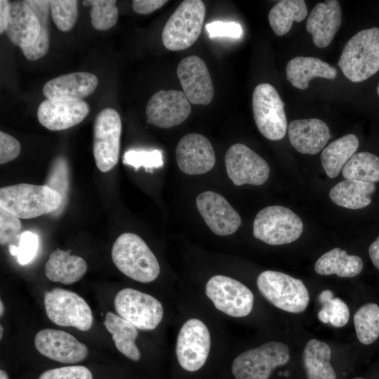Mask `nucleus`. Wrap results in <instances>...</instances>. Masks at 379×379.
<instances>
[{"label": "nucleus", "mask_w": 379, "mask_h": 379, "mask_svg": "<svg viewBox=\"0 0 379 379\" xmlns=\"http://www.w3.org/2000/svg\"><path fill=\"white\" fill-rule=\"evenodd\" d=\"M62 197L43 185L20 183L0 189V208L18 218L30 219L57 211Z\"/></svg>", "instance_id": "f257e3e1"}, {"label": "nucleus", "mask_w": 379, "mask_h": 379, "mask_svg": "<svg viewBox=\"0 0 379 379\" xmlns=\"http://www.w3.org/2000/svg\"><path fill=\"white\" fill-rule=\"evenodd\" d=\"M112 258L123 274L133 280L149 283L160 273L156 256L146 243L134 233H123L114 242Z\"/></svg>", "instance_id": "f03ea898"}, {"label": "nucleus", "mask_w": 379, "mask_h": 379, "mask_svg": "<svg viewBox=\"0 0 379 379\" xmlns=\"http://www.w3.org/2000/svg\"><path fill=\"white\" fill-rule=\"evenodd\" d=\"M350 81H364L379 71V28L361 30L345 44L338 61Z\"/></svg>", "instance_id": "7ed1b4c3"}, {"label": "nucleus", "mask_w": 379, "mask_h": 379, "mask_svg": "<svg viewBox=\"0 0 379 379\" xmlns=\"http://www.w3.org/2000/svg\"><path fill=\"white\" fill-rule=\"evenodd\" d=\"M206 15L201 0L183 1L167 20L161 34L164 46L173 51L192 46L200 36Z\"/></svg>", "instance_id": "20e7f679"}, {"label": "nucleus", "mask_w": 379, "mask_h": 379, "mask_svg": "<svg viewBox=\"0 0 379 379\" xmlns=\"http://www.w3.org/2000/svg\"><path fill=\"white\" fill-rule=\"evenodd\" d=\"M261 294L277 308L291 313L305 310L309 304L308 291L303 282L288 274L266 270L257 278Z\"/></svg>", "instance_id": "39448f33"}, {"label": "nucleus", "mask_w": 379, "mask_h": 379, "mask_svg": "<svg viewBox=\"0 0 379 379\" xmlns=\"http://www.w3.org/2000/svg\"><path fill=\"white\" fill-rule=\"evenodd\" d=\"M255 238L270 245H283L298 239L303 230L300 218L281 206H270L260 210L253 221Z\"/></svg>", "instance_id": "423d86ee"}, {"label": "nucleus", "mask_w": 379, "mask_h": 379, "mask_svg": "<svg viewBox=\"0 0 379 379\" xmlns=\"http://www.w3.org/2000/svg\"><path fill=\"white\" fill-rule=\"evenodd\" d=\"M289 359L286 345L269 341L237 357L232 371L236 379H268L273 369L286 364Z\"/></svg>", "instance_id": "0eeeda50"}, {"label": "nucleus", "mask_w": 379, "mask_h": 379, "mask_svg": "<svg viewBox=\"0 0 379 379\" xmlns=\"http://www.w3.org/2000/svg\"><path fill=\"white\" fill-rule=\"evenodd\" d=\"M284 103L277 89L262 83L254 88L252 107L254 120L260 133L271 140H281L287 131Z\"/></svg>", "instance_id": "6e6552de"}, {"label": "nucleus", "mask_w": 379, "mask_h": 379, "mask_svg": "<svg viewBox=\"0 0 379 379\" xmlns=\"http://www.w3.org/2000/svg\"><path fill=\"white\" fill-rule=\"evenodd\" d=\"M44 301L47 317L54 324L82 331L91 328L92 311L86 300L76 293L55 288L45 293Z\"/></svg>", "instance_id": "1a4fd4ad"}, {"label": "nucleus", "mask_w": 379, "mask_h": 379, "mask_svg": "<svg viewBox=\"0 0 379 379\" xmlns=\"http://www.w3.org/2000/svg\"><path fill=\"white\" fill-rule=\"evenodd\" d=\"M121 121L112 108L101 110L94 121L93 152L98 168L110 171L118 162L120 151Z\"/></svg>", "instance_id": "9d476101"}, {"label": "nucleus", "mask_w": 379, "mask_h": 379, "mask_svg": "<svg viewBox=\"0 0 379 379\" xmlns=\"http://www.w3.org/2000/svg\"><path fill=\"white\" fill-rule=\"evenodd\" d=\"M114 304L121 317L140 330L156 328L163 318V306L157 299L131 288L119 291Z\"/></svg>", "instance_id": "9b49d317"}, {"label": "nucleus", "mask_w": 379, "mask_h": 379, "mask_svg": "<svg viewBox=\"0 0 379 379\" xmlns=\"http://www.w3.org/2000/svg\"><path fill=\"white\" fill-rule=\"evenodd\" d=\"M206 294L215 308L233 317L248 315L254 297L251 291L240 281L225 275H215L206 284Z\"/></svg>", "instance_id": "f8f14e48"}, {"label": "nucleus", "mask_w": 379, "mask_h": 379, "mask_svg": "<svg viewBox=\"0 0 379 379\" xmlns=\"http://www.w3.org/2000/svg\"><path fill=\"white\" fill-rule=\"evenodd\" d=\"M211 347V335L206 324L190 319L181 326L176 342L178 361L187 371H197L206 363Z\"/></svg>", "instance_id": "ddd939ff"}, {"label": "nucleus", "mask_w": 379, "mask_h": 379, "mask_svg": "<svg viewBox=\"0 0 379 379\" xmlns=\"http://www.w3.org/2000/svg\"><path fill=\"white\" fill-rule=\"evenodd\" d=\"M225 163L229 178L237 186L261 185L269 178L267 163L242 143L234 144L227 149Z\"/></svg>", "instance_id": "4468645a"}, {"label": "nucleus", "mask_w": 379, "mask_h": 379, "mask_svg": "<svg viewBox=\"0 0 379 379\" xmlns=\"http://www.w3.org/2000/svg\"><path fill=\"white\" fill-rule=\"evenodd\" d=\"M145 112L148 124L169 128L187 119L191 112V104L183 91L161 90L149 98Z\"/></svg>", "instance_id": "2eb2a0df"}, {"label": "nucleus", "mask_w": 379, "mask_h": 379, "mask_svg": "<svg viewBox=\"0 0 379 379\" xmlns=\"http://www.w3.org/2000/svg\"><path fill=\"white\" fill-rule=\"evenodd\" d=\"M177 75L190 103L207 105L211 102L213 85L206 63L201 58L193 55L182 59L178 65Z\"/></svg>", "instance_id": "dca6fc26"}, {"label": "nucleus", "mask_w": 379, "mask_h": 379, "mask_svg": "<svg viewBox=\"0 0 379 379\" xmlns=\"http://www.w3.org/2000/svg\"><path fill=\"white\" fill-rule=\"evenodd\" d=\"M36 349L54 361L74 364L83 361L88 355V347L71 334L62 330L45 328L34 338Z\"/></svg>", "instance_id": "f3484780"}, {"label": "nucleus", "mask_w": 379, "mask_h": 379, "mask_svg": "<svg viewBox=\"0 0 379 379\" xmlns=\"http://www.w3.org/2000/svg\"><path fill=\"white\" fill-rule=\"evenodd\" d=\"M196 205L206 224L217 235L232 234L241 224L239 213L216 192L206 191L199 194Z\"/></svg>", "instance_id": "a211bd4d"}, {"label": "nucleus", "mask_w": 379, "mask_h": 379, "mask_svg": "<svg viewBox=\"0 0 379 379\" xmlns=\"http://www.w3.org/2000/svg\"><path fill=\"white\" fill-rule=\"evenodd\" d=\"M175 157L180 171L199 175L211 171L215 164V154L210 141L199 133H189L178 142Z\"/></svg>", "instance_id": "6ab92c4d"}, {"label": "nucleus", "mask_w": 379, "mask_h": 379, "mask_svg": "<svg viewBox=\"0 0 379 379\" xmlns=\"http://www.w3.org/2000/svg\"><path fill=\"white\" fill-rule=\"evenodd\" d=\"M89 112L88 105L82 100L46 99L39 106L37 118L51 131H62L81 123Z\"/></svg>", "instance_id": "aec40b11"}, {"label": "nucleus", "mask_w": 379, "mask_h": 379, "mask_svg": "<svg viewBox=\"0 0 379 379\" xmlns=\"http://www.w3.org/2000/svg\"><path fill=\"white\" fill-rule=\"evenodd\" d=\"M98 84L97 77L87 72L63 74L47 81L42 89L49 100H82L92 94Z\"/></svg>", "instance_id": "412c9836"}, {"label": "nucleus", "mask_w": 379, "mask_h": 379, "mask_svg": "<svg viewBox=\"0 0 379 379\" xmlns=\"http://www.w3.org/2000/svg\"><path fill=\"white\" fill-rule=\"evenodd\" d=\"M342 13L338 1L327 0L317 4L306 22V29L314 45L325 48L332 41L341 25Z\"/></svg>", "instance_id": "4be33fe9"}, {"label": "nucleus", "mask_w": 379, "mask_h": 379, "mask_svg": "<svg viewBox=\"0 0 379 379\" xmlns=\"http://www.w3.org/2000/svg\"><path fill=\"white\" fill-rule=\"evenodd\" d=\"M288 131L291 145L302 154L319 153L331 137L327 124L314 118L291 121Z\"/></svg>", "instance_id": "5701e85b"}, {"label": "nucleus", "mask_w": 379, "mask_h": 379, "mask_svg": "<svg viewBox=\"0 0 379 379\" xmlns=\"http://www.w3.org/2000/svg\"><path fill=\"white\" fill-rule=\"evenodd\" d=\"M41 31L40 22L25 1L10 3V14L6 33L15 45L25 48L32 45Z\"/></svg>", "instance_id": "b1692460"}, {"label": "nucleus", "mask_w": 379, "mask_h": 379, "mask_svg": "<svg viewBox=\"0 0 379 379\" xmlns=\"http://www.w3.org/2000/svg\"><path fill=\"white\" fill-rule=\"evenodd\" d=\"M286 79L295 88L305 90L310 81L316 77L334 79L337 69L321 59L297 56L290 60L286 67Z\"/></svg>", "instance_id": "393cba45"}, {"label": "nucleus", "mask_w": 379, "mask_h": 379, "mask_svg": "<svg viewBox=\"0 0 379 379\" xmlns=\"http://www.w3.org/2000/svg\"><path fill=\"white\" fill-rule=\"evenodd\" d=\"M70 251L57 248L50 254L45 266L49 280L69 285L78 281L86 273V262L81 257L70 255Z\"/></svg>", "instance_id": "a878e982"}, {"label": "nucleus", "mask_w": 379, "mask_h": 379, "mask_svg": "<svg viewBox=\"0 0 379 379\" xmlns=\"http://www.w3.org/2000/svg\"><path fill=\"white\" fill-rule=\"evenodd\" d=\"M375 190L374 183L345 179L331 189L329 197L340 206L360 209L371 203V196Z\"/></svg>", "instance_id": "bb28decb"}, {"label": "nucleus", "mask_w": 379, "mask_h": 379, "mask_svg": "<svg viewBox=\"0 0 379 379\" xmlns=\"http://www.w3.org/2000/svg\"><path fill=\"white\" fill-rule=\"evenodd\" d=\"M364 263L357 255H351L340 248H335L322 255L314 265L320 275L336 274L340 277H353L360 274Z\"/></svg>", "instance_id": "cd10ccee"}, {"label": "nucleus", "mask_w": 379, "mask_h": 379, "mask_svg": "<svg viewBox=\"0 0 379 379\" xmlns=\"http://www.w3.org/2000/svg\"><path fill=\"white\" fill-rule=\"evenodd\" d=\"M331 350L324 342L311 339L302 353L303 366L307 379H336L335 372L330 364Z\"/></svg>", "instance_id": "c85d7f7f"}, {"label": "nucleus", "mask_w": 379, "mask_h": 379, "mask_svg": "<svg viewBox=\"0 0 379 379\" xmlns=\"http://www.w3.org/2000/svg\"><path fill=\"white\" fill-rule=\"evenodd\" d=\"M359 147L358 138L354 134H347L326 147L321 154V161L326 175L335 178L345 165L355 154Z\"/></svg>", "instance_id": "c756f323"}, {"label": "nucleus", "mask_w": 379, "mask_h": 379, "mask_svg": "<svg viewBox=\"0 0 379 379\" xmlns=\"http://www.w3.org/2000/svg\"><path fill=\"white\" fill-rule=\"evenodd\" d=\"M104 325L112 335L117 350L128 359L138 361L140 352L135 345L138 337L136 328L126 319L111 312L106 314Z\"/></svg>", "instance_id": "7c9ffc66"}, {"label": "nucleus", "mask_w": 379, "mask_h": 379, "mask_svg": "<svg viewBox=\"0 0 379 379\" xmlns=\"http://www.w3.org/2000/svg\"><path fill=\"white\" fill-rule=\"evenodd\" d=\"M307 15V8L303 0H281L270 11L269 23L277 36L288 33L293 21L301 22Z\"/></svg>", "instance_id": "2f4dec72"}, {"label": "nucleus", "mask_w": 379, "mask_h": 379, "mask_svg": "<svg viewBox=\"0 0 379 379\" xmlns=\"http://www.w3.org/2000/svg\"><path fill=\"white\" fill-rule=\"evenodd\" d=\"M342 174L346 180L379 182V157L369 152L356 153L345 165Z\"/></svg>", "instance_id": "473e14b6"}, {"label": "nucleus", "mask_w": 379, "mask_h": 379, "mask_svg": "<svg viewBox=\"0 0 379 379\" xmlns=\"http://www.w3.org/2000/svg\"><path fill=\"white\" fill-rule=\"evenodd\" d=\"M354 324L361 343L375 342L379 337V306L370 302L360 307L354 314Z\"/></svg>", "instance_id": "72a5a7b5"}, {"label": "nucleus", "mask_w": 379, "mask_h": 379, "mask_svg": "<svg viewBox=\"0 0 379 379\" xmlns=\"http://www.w3.org/2000/svg\"><path fill=\"white\" fill-rule=\"evenodd\" d=\"M322 308L318 312V319L324 324H331L335 327L345 326L350 318L347 305L339 298H333L330 290L323 291L319 295Z\"/></svg>", "instance_id": "f704fd0d"}, {"label": "nucleus", "mask_w": 379, "mask_h": 379, "mask_svg": "<svg viewBox=\"0 0 379 379\" xmlns=\"http://www.w3.org/2000/svg\"><path fill=\"white\" fill-rule=\"evenodd\" d=\"M44 185L58 192L62 197L61 206L55 211L58 215L67 204L69 190V168L65 157L58 156L54 159Z\"/></svg>", "instance_id": "c9c22d12"}, {"label": "nucleus", "mask_w": 379, "mask_h": 379, "mask_svg": "<svg viewBox=\"0 0 379 379\" xmlns=\"http://www.w3.org/2000/svg\"><path fill=\"white\" fill-rule=\"evenodd\" d=\"M114 0L83 1L85 6H91V24L98 30H107L114 26L118 20V8Z\"/></svg>", "instance_id": "e433bc0d"}, {"label": "nucleus", "mask_w": 379, "mask_h": 379, "mask_svg": "<svg viewBox=\"0 0 379 379\" xmlns=\"http://www.w3.org/2000/svg\"><path fill=\"white\" fill-rule=\"evenodd\" d=\"M77 1L52 0L50 1L53 20L62 32L72 29L77 19Z\"/></svg>", "instance_id": "4c0bfd02"}, {"label": "nucleus", "mask_w": 379, "mask_h": 379, "mask_svg": "<svg viewBox=\"0 0 379 379\" xmlns=\"http://www.w3.org/2000/svg\"><path fill=\"white\" fill-rule=\"evenodd\" d=\"M38 246V236L30 231H25L20 234L18 245L11 244L8 246V250L13 256L17 257L19 264L25 265L34 258Z\"/></svg>", "instance_id": "58836bf2"}, {"label": "nucleus", "mask_w": 379, "mask_h": 379, "mask_svg": "<svg viewBox=\"0 0 379 379\" xmlns=\"http://www.w3.org/2000/svg\"><path fill=\"white\" fill-rule=\"evenodd\" d=\"M123 163L133 166L136 171L140 167H144L148 171L149 169L162 166V154L158 149L151 151L131 149L124 154Z\"/></svg>", "instance_id": "ea45409f"}, {"label": "nucleus", "mask_w": 379, "mask_h": 379, "mask_svg": "<svg viewBox=\"0 0 379 379\" xmlns=\"http://www.w3.org/2000/svg\"><path fill=\"white\" fill-rule=\"evenodd\" d=\"M22 224L20 218L0 208V243L11 245L20 237Z\"/></svg>", "instance_id": "a19ab883"}, {"label": "nucleus", "mask_w": 379, "mask_h": 379, "mask_svg": "<svg viewBox=\"0 0 379 379\" xmlns=\"http://www.w3.org/2000/svg\"><path fill=\"white\" fill-rule=\"evenodd\" d=\"M38 379H93V375L84 366H69L47 370Z\"/></svg>", "instance_id": "79ce46f5"}, {"label": "nucleus", "mask_w": 379, "mask_h": 379, "mask_svg": "<svg viewBox=\"0 0 379 379\" xmlns=\"http://www.w3.org/2000/svg\"><path fill=\"white\" fill-rule=\"evenodd\" d=\"M210 38L230 37L239 39L242 34L241 25L235 22L213 21L206 25Z\"/></svg>", "instance_id": "37998d69"}, {"label": "nucleus", "mask_w": 379, "mask_h": 379, "mask_svg": "<svg viewBox=\"0 0 379 379\" xmlns=\"http://www.w3.org/2000/svg\"><path fill=\"white\" fill-rule=\"evenodd\" d=\"M49 48V33L47 27H41L39 35L29 46L21 48L23 55L29 60H36L44 56Z\"/></svg>", "instance_id": "c03bdc74"}, {"label": "nucleus", "mask_w": 379, "mask_h": 379, "mask_svg": "<svg viewBox=\"0 0 379 379\" xmlns=\"http://www.w3.org/2000/svg\"><path fill=\"white\" fill-rule=\"evenodd\" d=\"M20 152V144L13 136L0 132V164H4L15 159Z\"/></svg>", "instance_id": "a18cd8bd"}, {"label": "nucleus", "mask_w": 379, "mask_h": 379, "mask_svg": "<svg viewBox=\"0 0 379 379\" xmlns=\"http://www.w3.org/2000/svg\"><path fill=\"white\" fill-rule=\"evenodd\" d=\"M25 1L37 17L40 22L41 27H47L48 20V7H51L50 1L29 0Z\"/></svg>", "instance_id": "49530a36"}, {"label": "nucleus", "mask_w": 379, "mask_h": 379, "mask_svg": "<svg viewBox=\"0 0 379 379\" xmlns=\"http://www.w3.org/2000/svg\"><path fill=\"white\" fill-rule=\"evenodd\" d=\"M168 1L166 0H133V10L139 14H149L162 7Z\"/></svg>", "instance_id": "de8ad7c7"}, {"label": "nucleus", "mask_w": 379, "mask_h": 379, "mask_svg": "<svg viewBox=\"0 0 379 379\" xmlns=\"http://www.w3.org/2000/svg\"><path fill=\"white\" fill-rule=\"evenodd\" d=\"M10 14V2L6 0L0 1V33L6 32Z\"/></svg>", "instance_id": "09e8293b"}, {"label": "nucleus", "mask_w": 379, "mask_h": 379, "mask_svg": "<svg viewBox=\"0 0 379 379\" xmlns=\"http://www.w3.org/2000/svg\"><path fill=\"white\" fill-rule=\"evenodd\" d=\"M368 253L374 266L379 270V237L370 245Z\"/></svg>", "instance_id": "8fccbe9b"}, {"label": "nucleus", "mask_w": 379, "mask_h": 379, "mask_svg": "<svg viewBox=\"0 0 379 379\" xmlns=\"http://www.w3.org/2000/svg\"><path fill=\"white\" fill-rule=\"evenodd\" d=\"M0 379H8V374L4 370H0Z\"/></svg>", "instance_id": "3c124183"}, {"label": "nucleus", "mask_w": 379, "mask_h": 379, "mask_svg": "<svg viewBox=\"0 0 379 379\" xmlns=\"http://www.w3.org/2000/svg\"><path fill=\"white\" fill-rule=\"evenodd\" d=\"M3 312H4V305H3L2 300H1L0 301V315L1 316H2Z\"/></svg>", "instance_id": "603ef678"}, {"label": "nucleus", "mask_w": 379, "mask_h": 379, "mask_svg": "<svg viewBox=\"0 0 379 379\" xmlns=\"http://www.w3.org/2000/svg\"><path fill=\"white\" fill-rule=\"evenodd\" d=\"M2 333H3V327H2V326L1 325V326H0V338H2Z\"/></svg>", "instance_id": "864d4df0"}, {"label": "nucleus", "mask_w": 379, "mask_h": 379, "mask_svg": "<svg viewBox=\"0 0 379 379\" xmlns=\"http://www.w3.org/2000/svg\"><path fill=\"white\" fill-rule=\"evenodd\" d=\"M376 91H377L378 95H379V82H378V84L377 85V87H376Z\"/></svg>", "instance_id": "5fc2aeb1"}, {"label": "nucleus", "mask_w": 379, "mask_h": 379, "mask_svg": "<svg viewBox=\"0 0 379 379\" xmlns=\"http://www.w3.org/2000/svg\"><path fill=\"white\" fill-rule=\"evenodd\" d=\"M353 379H364V378H353Z\"/></svg>", "instance_id": "6e6d98bb"}]
</instances>
